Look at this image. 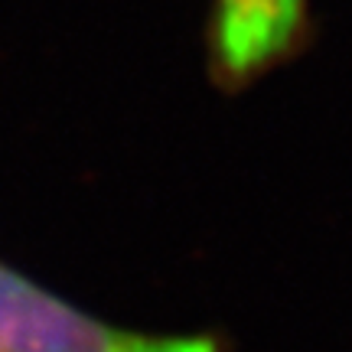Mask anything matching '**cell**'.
I'll use <instances>...</instances> for the list:
<instances>
[{
    "label": "cell",
    "mask_w": 352,
    "mask_h": 352,
    "mask_svg": "<svg viewBox=\"0 0 352 352\" xmlns=\"http://www.w3.org/2000/svg\"><path fill=\"white\" fill-rule=\"evenodd\" d=\"M0 352H222L209 336L111 327L0 261Z\"/></svg>",
    "instance_id": "obj_1"
},
{
    "label": "cell",
    "mask_w": 352,
    "mask_h": 352,
    "mask_svg": "<svg viewBox=\"0 0 352 352\" xmlns=\"http://www.w3.org/2000/svg\"><path fill=\"white\" fill-rule=\"evenodd\" d=\"M310 33V0H212L209 65L228 88L290 59Z\"/></svg>",
    "instance_id": "obj_2"
}]
</instances>
